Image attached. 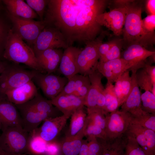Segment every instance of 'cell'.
Wrapping results in <instances>:
<instances>
[{
	"label": "cell",
	"instance_id": "obj_42",
	"mask_svg": "<svg viewBox=\"0 0 155 155\" xmlns=\"http://www.w3.org/2000/svg\"><path fill=\"white\" fill-rule=\"evenodd\" d=\"M142 23L144 30L147 33L154 32L155 15L150 14L142 19Z\"/></svg>",
	"mask_w": 155,
	"mask_h": 155
},
{
	"label": "cell",
	"instance_id": "obj_2",
	"mask_svg": "<svg viewBox=\"0 0 155 155\" xmlns=\"http://www.w3.org/2000/svg\"><path fill=\"white\" fill-rule=\"evenodd\" d=\"M124 6L127 13L122 30L123 47L125 49L132 44L139 45L147 49L153 46L155 44V32L147 33L142 27V4L133 0Z\"/></svg>",
	"mask_w": 155,
	"mask_h": 155
},
{
	"label": "cell",
	"instance_id": "obj_56",
	"mask_svg": "<svg viewBox=\"0 0 155 155\" xmlns=\"http://www.w3.org/2000/svg\"></svg>",
	"mask_w": 155,
	"mask_h": 155
},
{
	"label": "cell",
	"instance_id": "obj_10",
	"mask_svg": "<svg viewBox=\"0 0 155 155\" xmlns=\"http://www.w3.org/2000/svg\"><path fill=\"white\" fill-rule=\"evenodd\" d=\"M105 131L106 139H112L125 133L130 123L131 115L121 110H117L105 115Z\"/></svg>",
	"mask_w": 155,
	"mask_h": 155
},
{
	"label": "cell",
	"instance_id": "obj_15",
	"mask_svg": "<svg viewBox=\"0 0 155 155\" xmlns=\"http://www.w3.org/2000/svg\"><path fill=\"white\" fill-rule=\"evenodd\" d=\"M15 105L21 117L22 128L30 133L38 128L42 121L51 117L47 113L38 112L26 103Z\"/></svg>",
	"mask_w": 155,
	"mask_h": 155
},
{
	"label": "cell",
	"instance_id": "obj_24",
	"mask_svg": "<svg viewBox=\"0 0 155 155\" xmlns=\"http://www.w3.org/2000/svg\"><path fill=\"white\" fill-rule=\"evenodd\" d=\"M127 138L126 131L112 139L97 138L101 146L100 155H124Z\"/></svg>",
	"mask_w": 155,
	"mask_h": 155
},
{
	"label": "cell",
	"instance_id": "obj_37",
	"mask_svg": "<svg viewBox=\"0 0 155 155\" xmlns=\"http://www.w3.org/2000/svg\"><path fill=\"white\" fill-rule=\"evenodd\" d=\"M142 109L144 111L155 115V96L149 91L141 94Z\"/></svg>",
	"mask_w": 155,
	"mask_h": 155
},
{
	"label": "cell",
	"instance_id": "obj_18",
	"mask_svg": "<svg viewBox=\"0 0 155 155\" xmlns=\"http://www.w3.org/2000/svg\"><path fill=\"white\" fill-rule=\"evenodd\" d=\"M131 76L132 87L128 97L121 106V110L129 113L132 117L141 115L146 112L142 109L141 93L136 80V70L132 69Z\"/></svg>",
	"mask_w": 155,
	"mask_h": 155
},
{
	"label": "cell",
	"instance_id": "obj_22",
	"mask_svg": "<svg viewBox=\"0 0 155 155\" xmlns=\"http://www.w3.org/2000/svg\"><path fill=\"white\" fill-rule=\"evenodd\" d=\"M85 98L79 97L72 94H59L51 100L53 105L63 115L69 117L78 109L84 106Z\"/></svg>",
	"mask_w": 155,
	"mask_h": 155
},
{
	"label": "cell",
	"instance_id": "obj_17",
	"mask_svg": "<svg viewBox=\"0 0 155 155\" xmlns=\"http://www.w3.org/2000/svg\"><path fill=\"white\" fill-rule=\"evenodd\" d=\"M0 123L1 129L7 127H22V121L16 105L5 95L0 94Z\"/></svg>",
	"mask_w": 155,
	"mask_h": 155
},
{
	"label": "cell",
	"instance_id": "obj_8",
	"mask_svg": "<svg viewBox=\"0 0 155 155\" xmlns=\"http://www.w3.org/2000/svg\"><path fill=\"white\" fill-rule=\"evenodd\" d=\"M69 46L64 36L59 30L46 26L38 36L32 49L35 53L49 49H65Z\"/></svg>",
	"mask_w": 155,
	"mask_h": 155
},
{
	"label": "cell",
	"instance_id": "obj_52",
	"mask_svg": "<svg viewBox=\"0 0 155 155\" xmlns=\"http://www.w3.org/2000/svg\"><path fill=\"white\" fill-rule=\"evenodd\" d=\"M30 153L29 152H28L22 154H15L7 153L2 151L0 153V155H27Z\"/></svg>",
	"mask_w": 155,
	"mask_h": 155
},
{
	"label": "cell",
	"instance_id": "obj_49",
	"mask_svg": "<svg viewBox=\"0 0 155 155\" xmlns=\"http://www.w3.org/2000/svg\"><path fill=\"white\" fill-rule=\"evenodd\" d=\"M78 155H88V142L87 140H83Z\"/></svg>",
	"mask_w": 155,
	"mask_h": 155
},
{
	"label": "cell",
	"instance_id": "obj_23",
	"mask_svg": "<svg viewBox=\"0 0 155 155\" xmlns=\"http://www.w3.org/2000/svg\"><path fill=\"white\" fill-rule=\"evenodd\" d=\"M38 93L34 83L31 80L4 94L7 98L15 105L25 103L31 100Z\"/></svg>",
	"mask_w": 155,
	"mask_h": 155
},
{
	"label": "cell",
	"instance_id": "obj_6",
	"mask_svg": "<svg viewBox=\"0 0 155 155\" xmlns=\"http://www.w3.org/2000/svg\"><path fill=\"white\" fill-rule=\"evenodd\" d=\"M7 12L11 24L12 31L32 48L39 34L46 26L44 22L16 17Z\"/></svg>",
	"mask_w": 155,
	"mask_h": 155
},
{
	"label": "cell",
	"instance_id": "obj_44",
	"mask_svg": "<svg viewBox=\"0 0 155 155\" xmlns=\"http://www.w3.org/2000/svg\"><path fill=\"white\" fill-rule=\"evenodd\" d=\"M114 41V40H113L106 42H102L100 44L98 48V52L100 58L107 53L113 45Z\"/></svg>",
	"mask_w": 155,
	"mask_h": 155
},
{
	"label": "cell",
	"instance_id": "obj_19",
	"mask_svg": "<svg viewBox=\"0 0 155 155\" xmlns=\"http://www.w3.org/2000/svg\"><path fill=\"white\" fill-rule=\"evenodd\" d=\"M155 53V51L148 50L138 44H132L129 46L123 52L122 58L129 62L132 65L130 70L137 71L145 66L147 59Z\"/></svg>",
	"mask_w": 155,
	"mask_h": 155
},
{
	"label": "cell",
	"instance_id": "obj_43",
	"mask_svg": "<svg viewBox=\"0 0 155 155\" xmlns=\"http://www.w3.org/2000/svg\"><path fill=\"white\" fill-rule=\"evenodd\" d=\"M87 140L88 141V155H100L101 146L97 138L93 137Z\"/></svg>",
	"mask_w": 155,
	"mask_h": 155
},
{
	"label": "cell",
	"instance_id": "obj_20",
	"mask_svg": "<svg viewBox=\"0 0 155 155\" xmlns=\"http://www.w3.org/2000/svg\"><path fill=\"white\" fill-rule=\"evenodd\" d=\"M63 53L61 49H49L35 53L42 73H53L57 71Z\"/></svg>",
	"mask_w": 155,
	"mask_h": 155
},
{
	"label": "cell",
	"instance_id": "obj_11",
	"mask_svg": "<svg viewBox=\"0 0 155 155\" xmlns=\"http://www.w3.org/2000/svg\"><path fill=\"white\" fill-rule=\"evenodd\" d=\"M88 76L91 85L85 98L84 106L87 109L103 110L105 103L104 88L101 81L103 76L96 69Z\"/></svg>",
	"mask_w": 155,
	"mask_h": 155
},
{
	"label": "cell",
	"instance_id": "obj_33",
	"mask_svg": "<svg viewBox=\"0 0 155 155\" xmlns=\"http://www.w3.org/2000/svg\"><path fill=\"white\" fill-rule=\"evenodd\" d=\"M84 129V136L87 138V139L93 137L103 139H106L105 131L90 121L87 117Z\"/></svg>",
	"mask_w": 155,
	"mask_h": 155
},
{
	"label": "cell",
	"instance_id": "obj_53",
	"mask_svg": "<svg viewBox=\"0 0 155 155\" xmlns=\"http://www.w3.org/2000/svg\"><path fill=\"white\" fill-rule=\"evenodd\" d=\"M4 5L2 0H0V11L5 9V7Z\"/></svg>",
	"mask_w": 155,
	"mask_h": 155
},
{
	"label": "cell",
	"instance_id": "obj_29",
	"mask_svg": "<svg viewBox=\"0 0 155 155\" xmlns=\"http://www.w3.org/2000/svg\"><path fill=\"white\" fill-rule=\"evenodd\" d=\"M83 107L78 109L71 115L69 129L66 137L75 135L83 128L87 116Z\"/></svg>",
	"mask_w": 155,
	"mask_h": 155
},
{
	"label": "cell",
	"instance_id": "obj_5",
	"mask_svg": "<svg viewBox=\"0 0 155 155\" xmlns=\"http://www.w3.org/2000/svg\"><path fill=\"white\" fill-rule=\"evenodd\" d=\"M18 64H8L0 75V94L32 80L37 71L26 69Z\"/></svg>",
	"mask_w": 155,
	"mask_h": 155
},
{
	"label": "cell",
	"instance_id": "obj_40",
	"mask_svg": "<svg viewBox=\"0 0 155 155\" xmlns=\"http://www.w3.org/2000/svg\"><path fill=\"white\" fill-rule=\"evenodd\" d=\"M26 3L37 14L40 21H43L49 0H26Z\"/></svg>",
	"mask_w": 155,
	"mask_h": 155
},
{
	"label": "cell",
	"instance_id": "obj_54",
	"mask_svg": "<svg viewBox=\"0 0 155 155\" xmlns=\"http://www.w3.org/2000/svg\"><path fill=\"white\" fill-rule=\"evenodd\" d=\"M151 92L154 96H155V84L152 85Z\"/></svg>",
	"mask_w": 155,
	"mask_h": 155
},
{
	"label": "cell",
	"instance_id": "obj_55",
	"mask_svg": "<svg viewBox=\"0 0 155 155\" xmlns=\"http://www.w3.org/2000/svg\"><path fill=\"white\" fill-rule=\"evenodd\" d=\"M0 129H1V124H0Z\"/></svg>",
	"mask_w": 155,
	"mask_h": 155
},
{
	"label": "cell",
	"instance_id": "obj_4",
	"mask_svg": "<svg viewBox=\"0 0 155 155\" xmlns=\"http://www.w3.org/2000/svg\"><path fill=\"white\" fill-rule=\"evenodd\" d=\"M1 129L0 149L7 153L15 154L29 152L30 133L20 127H9Z\"/></svg>",
	"mask_w": 155,
	"mask_h": 155
},
{
	"label": "cell",
	"instance_id": "obj_32",
	"mask_svg": "<svg viewBox=\"0 0 155 155\" xmlns=\"http://www.w3.org/2000/svg\"><path fill=\"white\" fill-rule=\"evenodd\" d=\"M129 71V70H127L118 78L121 93L119 106L125 101L131 90L132 79L130 75Z\"/></svg>",
	"mask_w": 155,
	"mask_h": 155
},
{
	"label": "cell",
	"instance_id": "obj_28",
	"mask_svg": "<svg viewBox=\"0 0 155 155\" xmlns=\"http://www.w3.org/2000/svg\"><path fill=\"white\" fill-rule=\"evenodd\" d=\"M12 25L6 9L0 11V61L3 55Z\"/></svg>",
	"mask_w": 155,
	"mask_h": 155
},
{
	"label": "cell",
	"instance_id": "obj_9",
	"mask_svg": "<svg viewBox=\"0 0 155 155\" xmlns=\"http://www.w3.org/2000/svg\"><path fill=\"white\" fill-rule=\"evenodd\" d=\"M32 80H34L41 89L45 96L50 100L61 92L68 81L65 77H61L53 73H43L38 71Z\"/></svg>",
	"mask_w": 155,
	"mask_h": 155
},
{
	"label": "cell",
	"instance_id": "obj_34",
	"mask_svg": "<svg viewBox=\"0 0 155 155\" xmlns=\"http://www.w3.org/2000/svg\"><path fill=\"white\" fill-rule=\"evenodd\" d=\"M130 123L137 124L155 131V115L146 113L137 117L131 116Z\"/></svg>",
	"mask_w": 155,
	"mask_h": 155
},
{
	"label": "cell",
	"instance_id": "obj_50",
	"mask_svg": "<svg viewBox=\"0 0 155 155\" xmlns=\"http://www.w3.org/2000/svg\"><path fill=\"white\" fill-rule=\"evenodd\" d=\"M133 0H114L113 1L114 3L117 5L118 7H124L126 5H127L131 2Z\"/></svg>",
	"mask_w": 155,
	"mask_h": 155
},
{
	"label": "cell",
	"instance_id": "obj_35",
	"mask_svg": "<svg viewBox=\"0 0 155 155\" xmlns=\"http://www.w3.org/2000/svg\"><path fill=\"white\" fill-rule=\"evenodd\" d=\"M123 47L121 39H114L113 43L107 53L100 57L99 61L104 62L120 58Z\"/></svg>",
	"mask_w": 155,
	"mask_h": 155
},
{
	"label": "cell",
	"instance_id": "obj_39",
	"mask_svg": "<svg viewBox=\"0 0 155 155\" xmlns=\"http://www.w3.org/2000/svg\"><path fill=\"white\" fill-rule=\"evenodd\" d=\"M127 132L128 138L124 155H148L138 144L134 137Z\"/></svg>",
	"mask_w": 155,
	"mask_h": 155
},
{
	"label": "cell",
	"instance_id": "obj_14",
	"mask_svg": "<svg viewBox=\"0 0 155 155\" xmlns=\"http://www.w3.org/2000/svg\"><path fill=\"white\" fill-rule=\"evenodd\" d=\"M69 118L64 115L48 118L44 120L41 127L37 128L31 135L39 136L46 142H50L60 132Z\"/></svg>",
	"mask_w": 155,
	"mask_h": 155
},
{
	"label": "cell",
	"instance_id": "obj_3",
	"mask_svg": "<svg viewBox=\"0 0 155 155\" xmlns=\"http://www.w3.org/2000/svg\"><path fill=\"white\" fill-rule=\"evenodd\" d=\"M3 58L15 64H24L33 70L42 73L32 49L11 29L5 48Z\"/></svg>",
	"mask_w": 155,
	"mask_h": 155
},
{
	"label": "cell",
	"instance_id": "obj_26",
	"mask_svg": "<svg viewBox=\"0 0 155 155\" xmlns=\"http://www.w3.org/2000/svg\"><path fill=\"white\" fill-rule=\"evenodd\" d=\"M84 127L75 135L65 137L60 146L61 155H78L84 136Z\"/></svg>",
	"mask_w": 155,
	"mask_h": 155
},
{
	"label": "cell",
	"instance_id": "obj_48",
	"mask_svg": "<svg viewBox=\"0 0 155 155\" xmlns=\"http://www.w3.org/2000/svg\"><path fill=\"white\" fill-rule=\"evenodd\" d=\"M146 3V10L149 15H155V0H147Z\"/></svg>",
	"mask_w": 155,
	"mask_h": 155
},
{
	"label": "cell",
	"instance_id": "obj_12",
	"mask_svg": "<svg viewBox=\"0 0 155 155\" xmlns=\"http://www.w3.org/2000/svg\"><path fill=\"white\" fill-rule=\"evenodd\" d=\"M127 13L125 7H117L100 14L97 17V21L101 26H105L115 35L119 36L122 34Z\"/></svg>",
	"mask_w": 155,
	"mask_h": 155
},
{
	"label": "cell",
	"instance_id": "obj_27",
	"mask_svg": "<svg viewBox=\"0 0 155 155\" xmlns=\"http://www.w3.org/2000/svg\"><path fill=\"white\" fill-rule=\"evenodd\" d=\"M26 103L38 112L47 113L51 117H54L57 112L59 111L54 106L51 100L45 98L38 92L34 98Z\"/></svg>",
	"mask_w": 155,
	"mask_h": 155
},
{
	"label": "cell",
	"instance_id": "obj_36",
	"mask_svg": "<svg viewBox=\"0 0 155 155\" xmlns=\"http://www.w3.org/2000/svg\"><path fill=\"white\" fill-rule=\"evenodd\" d=\"M87 118L88 120L105 131L106 120L103 110L100 109H87Z\"/></svg>",
	"mask_w": 155,
	"mask_h": 155
},
{
	"label": "cell",
	"instance_id": "obj_38",
	"mask_svg": "<svg viewBox=\"0 0 155 155\" xmlns=\"http://www.w3.org/2000/svg\"><path fill=\"white\" fill-rule=\"evenodd\" d=\"M136 72L135 78L137 84L141 89L151 92L152 84L151 78L144 68Z\"/></svg>",
	"mask_w": 155,
	"mask_h": 155
},
{
	"label": "cell",
	"instance_id": "obj_41",
	"mask_svg": "<svg viewBox=\"0 0 155 155\" xmlns=\"http://www.w3.org/2000/svg\"><path fill=\"white\" fill-rule=\"evenodd\" d=\"M29 144V148L34 152L41 154L46 152L47 142L38 135H31Z\"/></svg>",
	"mask_w": 155,
	"mask_h": 155
},
{
	"label": "cell",
	"instance_id": "obj_45",
	"mask_svg": "<svg viewBox=\"0 0 155 155\" xmlns=\"http://www.w3.org/2000/svg\"><path fill=\"white\" fill-rule=\"evenodd\" d=\"M90 85V82L84 85L72 94L78 97L85 98L88 92Z\"/></svg>",
	"mask_w": 155,
	"mask_h": 155
},
{
	"label": "cell",
	"instance_id": "obj_16",
	"mask_svg": "<svg viewBox=\"0 0 155 155\" xmlns=\"http://www.w3.org/2000/svg\"><path fill=\"white\" fill-rule=\"evenodd\" d=\"M127 131L147 154L155 155V131L130 123Z\"/></svg>",
	"mask_w": 155,
	"mask_h": 155
},
{
	"label": "cell",
	"instance_id": "obj_46",
	"mask_svg": "<svg viewBox=\"0 0 155 155\" xmlns=\"http://www.w3.org/2000/svg\"><path fill=\"white\" fill-rule=\"evenodd\" d=\"M59 147L54 142L47 143L46 152L50 155H56L58 152Z\"/></svg>",
	"mask_w": 155,
	"mask_h": 155
},
{
	"label": "cell",
	"instance_id": "obj_47",
	"mask_svg": "<svg viewBox=\"0 0 155 155\" xmlns=\"http://www.w3.org/2000/svg\"><path fill=\"white\" fill-rule=\"evenodd\" d=\"M143 68L150 76L152 85L155 84V66L146 64Z\"/></svg>",
	"mask_w": 155,
	"mask_h": 155
},
{
	"label": "cell",
	"instance_id": "obj_1",
	"mask_svg": "<svg viewBox=\"0 0 155 155\" xmlns=\"http://www.w3.org/2000/svg\"><path fill=\"white\" fill-rule=\"evenodd\" d=\"M108 0H49L44 19L46 26L62 34L69 46L86 45L103 32L97 21L109 5Z\"/></svg>",
	"mask_w": 155,
	"mask_h": 155
},
{
	"label": "cell",
	"instance_id": "obj_25",
	"mask_svg": "<svg viewBox=\"0 0 155 155\" xmlns=\"http://www.w3.org/2000/svg\"><path fill=\"white\" fill-rule=\"evenodd\" d=\"M6 11L10 15L19 18L34 19L38 17L36 13L23 0H3Z\"/></svg>",
	"mask_w": 155,
	"mask_h": 155
},
{
	"label": "cell",
	"instance_id": "obj_30",
	"mask_svg": "<svg viewBox=\"0 0 155 155\" xmlns=\"http://www.w3.org/2000/svg\"><path fill=\"white\" fill-rule=\"evenodd\" d=\"M114 87L113 84L107 83L104 88L105 103L103 110L105 115L117 110L119 107Z\"/></svg>",
	"mask_w": 155,
	"mask_h": 155
},
{
	"label": "cell",
	"instance_id": "obj_31",
	"mask_svg": "<svg viewBox=\"0 0 155 155\" xmlns=\"http://www.w3.org/2000/svg\"><path fill=\"white\" fill-rule=\"evenodd\" d=\"M90 82L88 75L76 74L68 80L59 94H72L80 88Z\"/></svg>",
	"mask_w": 155,
	"mask_h": 155
},
{
	"label": "cell",
	"instance_id": "obj_21",
	"mask_svg": "<svg viewBox=\"0 0 155 155\" xmlns=\"http://www.w3.org/2000/svg\"><path fill=\"white\" fill-rule=\"evenodd\" d=\"M81 49L73 46L65 49L57 70L68 80L78 73L77 64L78 55Z\"/></svg>",
	"mask_w": 155,
	"mask_h": 155
},
{
	"label": "cell",
	"instance_id": "obj_13",
	"mask_svg": "<svg viewBox=\"0 0 155 155\" xmlns=\"http://www.w3.org/2000/svg\"><path fill=\"white\" fill-rule=\"evenodd\" d=\"M132 67L129 62L120 58L104 62L98 61L96 69L106 78L107 83L113 84L124 72L130 71Z\"/></svg>",
	"mask_w": 155,
	"mask_h": 155
},
{
	"label": "cell",
	"instance_id": "obj_51",
	"mask_svg": "<svg viewBox=\"0 0 155 155\" xmlns=\"http://www.w3.org/2000/svg\"><path fill=\"white\" fill-rule=\"evenodd\" d=\"M8 64L5 61H0V75L5 69Z\"/></svg>",
	"mask_w": 155,
	"mask_h": 155
},
{
	"label": "cell",
	"instance_id": "obj_7",
	"mask_svg": "<svg viewBox=\"0 0 155 155\" xmlns=\"http://www.w3.org/2000/svg\"><path fill=\"white\" fill-rule=\"evenodd\" d=\"M104 33H102L94 40L85 45L84 48L81 50L77 59L78 73L84 75L89 74L96 70L100 56L98 48L102 42Z\"/></svg>",
	"mask_w": 155,
	"mask_h": 155
}]
</instances>
